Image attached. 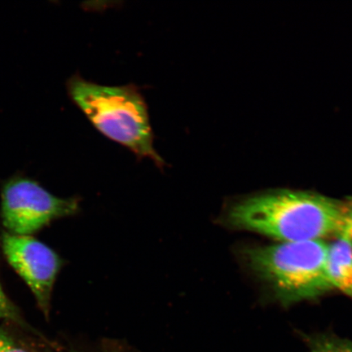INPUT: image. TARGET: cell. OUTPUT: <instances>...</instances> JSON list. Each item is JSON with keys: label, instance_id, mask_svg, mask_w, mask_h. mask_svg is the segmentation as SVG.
<instances>
[{"label": "cell", "instance_id": "6da1fadb", "mask_svg": "<svg viewBox=\"0 0 352 352\" xmlns=\"http://www.w3.org/2000/svg\"><path fill=\"white\" fill-rule=\"evenodd\" d=\"M347 208V199L312 192L275 190L230 202L223 209L219 223L278 242L324 241L342 235Z\"/></svg>", "mask_w": 352, "mask_h": 352}, {"label": "cell", "instance_id": "7a4b0ae2", "mask_svg": "<svg viewBox=\"0 0 352 352\" xmlns=\"http://www.w3.org/2000/svg\"><path fill=\"white\" fill-rule=\"evenodd\" d=\"M66 88L69 98L105 138L164 167L165 162L153 146L147 104L138 87L100 85L76 74Z\"/></svg>", "mask_w": 352, "mask_h": 352}, {"label": "cell", "instance_id": "3957f363", "mask_svg": "<svg viewBox=\"0 0 352 352\" xmlns=\"http://www.w3.org/2000/svg\"><path fill=\"white\" fill-rule=\"evenodd\" d=\"M323 240L277 242L245 249L250 270L284 306L314 300L333 290Z\"/></svg>", "mask_w": 352, "mask_h": 352}, {"label": "cell", "instance_id": "277c9868", "mask_svg": "<svg viewBox=\"0 0 352 352\" xmlns=\"http://www.w3.org/2000/svg\"><path fill=\"white\" fill-rule=\"evenodd\" d=\"M78 210V198L56 197L24 176H14L2 188V221L13 235L32 236L54 220L72 217Z\"/></svg>", "mask_w": 352, "mask_h": 352}, {"label": "cell", "instance_id": "5b68a950", "mask_svg": "<svg viewBox=\"0 0 352 352\" xmlns=\"http://www.w3.org/2000/svg\"><path fill=\"white\" fill-rule=\"evenodd\" d=\"M4 256L34 294L39 309L50 318L52 292L64 261L54 250L32 236L3 232Z\"/></svg>", "mask_w": 352, "mask_h": 352}, {"label": "cell", "instance_id": "8992f818", "mask_svg": "<svg viewBox=\"0 0 352 352\" xmlns=\"http://www.w3.org/2000/svg\"><path fill=\"white\" fill-rule=\"evenodd\" d=\"M327 266L333 289L352 299V244L346 237L328 244Z\"/></svg>", "mask_w": 352, "mask_h": 352}, {"label": "cell", "instance_id": "52a82bcc", "mask_svg": "<svg viewBox=\"0 0 352 352\" xmlns=\"http://www.w3.org/2000/svg\"><path fill=\"white\" fill-rule=\"evenodd\" d=\"M310 352H352V340L332 333H300Z\"/></svg>", "mask_w": 352, "mask_h": 352}, {"label": "cell", "instance_id": "ba28073f", "mask_svg": "<svg viewBox=\"0 0 352 352\" xmlns=\"http://www.w3.org/2000/svg\"><path fill=\"white\" fill-rule=\"evenodd\" d=\"M0 320L8 321L16 327L30 333L38 334L30 327L21 314V312L13 302L8 298L0 285Z\"/></svg>", "mask_w": 352, "mask_h": 352}, {"label": "cell", "instance_id": "9c48e42d", "mask_svg": "<svg viewBox=\"0 0 352 352\" xmlns=\"http://www.w3.org/2000/svg\"><path fill=\"white\" fill-rule=\"evenodd\" d=\"M0 352H37L36 345L21 340L8 330L0 328Z\"/></svg>", "mask_w": 352, "mask_h": 352}, {"label": "cell", "instance_id": "30bf717a", "mask_svg": "<svg viewBox=\"0 0 352 352\" xmlns=\"http://www.w3.org/2000/svg\"><path fill=\"white\" fill-rule=\"evenodd\" d=\"M347 201H349V208H347L345 227L340 236L346 237L352 244V198H349Z\"/></svg>", "mask_w": 352, "mask_h": 352}, {"label": "cell", "instance_id": "8fae6325", "mask_svg": "<svg viewBox=\"0 0 352 352\" xmlns=\"http://www.w3.org/2000/svg\"><path fill=\"white\" fill-rule=\"evenodd\" d=\"M58 352H78V351H59Z\"/></svg>", "mask_w": 352, "mask_h": 352}, {"label": "cell", "instance_id": "7c38bea8", "mask_svg": "<svg viewBox=\"0 0 352 352\" xmlns=\"http://www.w3.org/2000/svg\"><path fill=\"white\" fill-rule=\"evenodd\" d=\"M0 285H1V284H0Z\"/></svg>", "mask_w": 352, "mask_h": 352}]
</instances>
